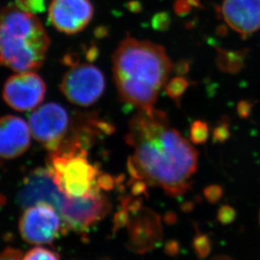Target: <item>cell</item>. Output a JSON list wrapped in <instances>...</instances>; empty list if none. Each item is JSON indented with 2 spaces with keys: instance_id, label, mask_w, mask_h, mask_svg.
Listing matches in <instances>:
<instances>
[{
  "instance_id": "6da1fadb",
  "label": "cell",
  "mask_w": 260,
  "mask_h": 260,
  "mask_svg": "<svg viewBox=\"0 0 260 260\" xmlns=\"http://www.w3.org/2000/svg\"><path fill=\"white\" fill-rule=\"evenodd\" d=\"M125 141L134 149L128 163L135 182L162 188L178 196L191 186L198 167V152L162 111H139L131 119Z\"/></svg>"
},
{
  "instance_id": "3957f363",
  "label": "cell",
  "mask_w": 260,
  "mask_h": 260,
  "mask_svg": "<svg viewBox=\"0 0 260 260\" xmlns=\"http://www.w3.org/2000/svg\"><path fill=\"white\" fill-rule=\"evenodd\" d=\"M49 45L48 33L35 15L16 5L0 10V65L19 73L38 70Z\"/></svg>"
},
{
  "instance_id": "7402d4cb",
  "label": "cell",
  "mask_w": 260,
  "mask_h": 260,
  "mask_svg": "<svg viewBox=\"0 0 260 260\" xmlns=\"http://www.w3.org/2000/svg\"><path fill=\"white\" fill-rule=\"evenodd\" d=\"M259 223H260V213H259Z\"/></svg>"
},
{
  "instance_id": "277c9868",
  "label": "cell",
  "mask_w": 260,
  "mask_h": 260,
  "mask_svg": "<svg viewBox=\"0 0 260 260\" xmlns=\"http://www.w3.org/2000/svg\"><path fill=\"white\" fill-rule=\"evenodd\" d=\"M86 145L79 138L63 140L48 155V170L67 197H87L102 193L98 167L88 160Z\"/></svg>"
},
{
  "instance_id": "30bf717a",
  "label": "cell",
  "mask_w": 260,
  "mask_h": 260,
  "mask_svg": "<svg viewBox=\"0 0 260 260\" xmlns=\"http://www.w3.org/2000/svg\"><path fill=\"white\" fill-rule=\"evenodd\" d=\"M65 198L66 195L61 191L50 171L48 168H37L24 178L17 201L25 209L38 203H48L59 211Z\"/></svg>"
},
{
  "instance_id": "2e32d148",
  "label": "cell",
  "mask_w": 260,
  "mask_h": 260,
  "mask_svg": "<svg viewBox=\"0 0 260 260\" xmlns=\"http://www.w3.org/2000/svg\"><path fill=\"white\" fill-rule=\"evenodd\" d=\"M22 260H60L58 253L48 248L36 247L23 256Z\"/></svg>"
},
{
  "instance_id": "ffe728a7",
  "label": "cell",
  "mask_w": 260,
  "mask_h": 260,
  "mask_svg": "<svg viewBox=\"0 0 260 260\" xmlns=\"http://www.w3.org/2000/svg\"><path fill=\"white\" fill-rule=\"evenodd\" d=\"M228 130L225 126H220L214 131V137L218 141H224L228 138Z\"/></svg>"
},
{
  "instance_id": "5b68a950",
  "label": "cell",
  "mask_w": 260,
  "mask_h": 260,
  "mask_svg": "<svg viewBox=\"0 0 260 260\" xmlns=\"http://www.w3.org/2000/svg\"><path fill=\"white\" fill-rule=\"evenodd\" d=\"M65 73L61 90L70 103L89 107L96 103L105 90V77L98 67L89 63H74Z\"/></svg>"
},
{
  "instance_id": "4fadbf2b",
  "label": "cell",
  "mask_w": 260,
  "mask_h": 260,
  "mask_svg": "<svg viewBox=\"0 0 260 260\" xmlns=\"http://www.w3.org/2000/svg\"><path fill=\"white\" fill-rule=\"evenodd\" d=\"M31 132L22 118L15 116L0 118V157L14 159L27 150Z\"/></svg>"
},
{
  "instance_id": "8fae6325",
  "label": "cell",
  "mask_w": 260,
  "mask_h": 260,
  "mask_svg": "<svg viewBox=\"0 0 260 260\" xmlns=\"http://www.w3.org/2000/svg\"><path fill=\"white\" fill-rule=\"evenodd\" d=\"M93 14L90 0H52L48 10L52 25L68 35L80 32L86 27Z\"/></svg>"
},
{
  "instance_id": "d6986e66",
  "label": "cell",
  "mask_w": 260,
  "mask_h": 260,
  "mask_svg": "<svg viewBox=\"0 0 260 260\" xmlns=\"http://www.w3.org/2000/svg\"><path fill=\"white\" fill-rule=\"evenodd\" d=\"M21 251L16 248H7L0 252V260H22Z\"/></svg>"
},
{
  "instance_id": "52a82bcc",
  "label": "cell",
  "mask_w": 260,
  "mask_h": 260,
  "mask_svg": "<svg viewBox=\"0 0 260 260\" xmlns=\"http://www.w3.org/2000/svg\"><path fill=\"white\" fill-rule=\"evenodd\" d=\"M111 204L103 193L87 197L65 198L59 209V215L63 221L64 233L74 231L85 233L108 215Z\"/></svg>"
},
{
  "instance_id": "ba28073f",
  "label": "cell",
  "mask_w": 260,
  "mask_h": 260,
  "mask_svg": "<svg viewBox=\"0 0 260 260\" xmlns=\"http://www.w3.org/2000/svg\"><path fill=\"white\" fill-rule=\"evenodd\" d=\"M70 126L67 112L57 103H47L33 112L30 118L31 135L50 152L65 140Z\"/></svg>"
},
{
  "instance_id": "7a4b0ae2",
  "label": "cell",
  "mask_w": 260,
  "mask_h": 260,
  "mask_svg": "<svg viewBox=\"0 0 260 260\" xmlns=\"http://www.w3.org/2000/svg\"><path fill=\"white\" fill-rule=\"evenodd\" d=\"M173 63L165 48L148 41L127 38L113 55V72L118 95L139 111L154 108Z\"/></svg>"
},
{
  "instance_id": "ac0fdd59",
  "label": "cell",
  "mask_w": 260,
  "mask_h": 260,
  "mask_svg": "<svg viewBox=\"0 0 260 260\" xmlns=\"http://www.w3.org/2000/svg\"><path fill=\"white\" fill-rule=\"evenodd\" d=\"M16 6L33 15L43 12L45 8L44 0H16Z\"/></svg>"
},
{
  "instance_id": "9a60e30c",
  "label": "cell",
  "mask_w": 260,
  "mask_h": 260,
  "mask_svg": "<svg viewBox=\"0 0 260 260\" xmlns=\"http://www.w3.org/2000/svg\"><path fill=\"white\" fill-rule=\"evenodd\" d=\"M188 86V81L185 78L177 76L173 78L166 86V92L171 98L178 101L185 92Z\"/></svg>"
},
{
  "instance_id": "e0dca14e",
  "label": "cell",
  "mask_w": 260,
  "mask_h": 260,
  "mask_svg": "<svg viewBox=\"0 0 260 260\" xmlns=\"http://www.w3.org/2000/svg\"><path fill=\"white\" fill-rule=\"evenodd\" d=\"M209 137V128L207 123L203 121H195L190 128L191 141L193 144H203Z\"/></svg>"
},
{
  "instance_id": "9c48e42d",
  "label": "cell",
  "mask_w": 260,
  "mask_h": 260,
  "mask_svg": "<svg viewBox=\"0 0 260 260\" xmlns=\"http://www.w3.org/2000/svg\"><path fill=\"white\" fill-rule=\"evenodd\" d=\"M45 82L36 73L20 72L9 78L3 90V98L10 108L20 112L32 110L45 98Z\"/></svg>"
},
{
  "instance_id": "8992f818",
  "label": "cell",
  "mask_w": 260,
  "mask_h": 260,
  "mask_svg": "<svg viewBox=\"0 0 260 260\" xmlns=\"http://www.w3.org/2000/svg\"><path fill=\"white\" fill-rule=\"evenodd\" d=\"M23 240L30 244H49L64 233L58 210L48 203H38L25 208L19 222Z\"/></svg>"
},
{
  "instance_id": "44dd1931",
  "label": "cell",
  "mask_w": 260,
  "mask_h": 260,
  "mask_svg": "<svg viewBox=\"0 0 260 260\" xmlns=\"http://www.w3.org/2000/svg\"><path fill=\"white\" fill-rule=\"evenodd\" d=\"M211 260H233V258H229V257H226V256H218V257H215V258H212Z\"/></svg>"
},
{
  "instance_id": "5bb4252c",
  "label": "cell",
  "mask_w": 260,
  "mask_h": 260,
  "mask_svg": "<svg viewBox=\"0 0 260 260\" xmlns=\"http://www.w3.org/2000/svg\"><path fill=\"white\" fill-rule=\"evenodd\" d=\"M240 63L238 54L218 49L217 63L220 70L226 72H234L240 67Z\"/></svg>"
},
{
  "instance_id": "7c38bea8",
  "label": "cell",
  "mask_w": 260,
  "mask_h": 260,
  "mask_svg": "<svg viewBox=\"0 0 260 260\" xmlns=\"http://www.w3.org/2000/svg\"><path fill=\"white\" fill-rule=\"evenodd\" d=\"M221 14L225 23L243 37L260 29V0H223Z\"/></svg>"
}]
</instances>
